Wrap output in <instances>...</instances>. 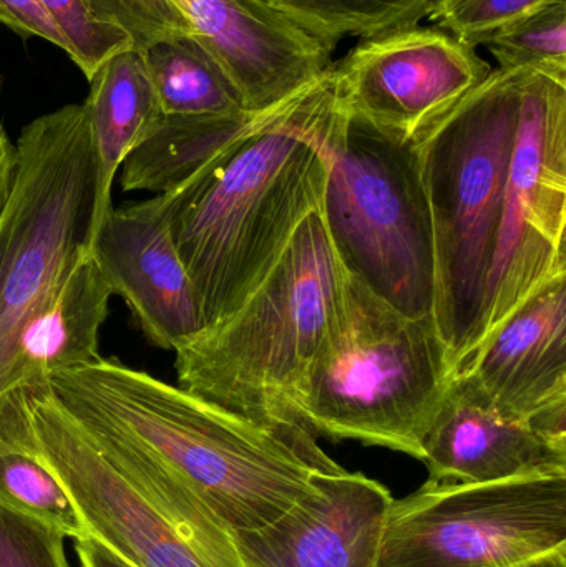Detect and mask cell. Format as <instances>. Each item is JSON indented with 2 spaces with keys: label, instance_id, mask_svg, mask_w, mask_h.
Returning <instances> with one entry per match:
<instances>
[{
  "label": "cell",
  "instance_id": "83f0119b",
  "mask_svg": "<svg viewBox=\"0 0 566 567\" xmlns=\"http://www.w3.org/2000/svg\"><path fill=\"white\" fill-rule=\"evenodd\" d=\"M73 549L79 556L80 567H133L90 536L89 538L75 539Z\"/></svg>",
  "mask_w": 566,
  "mask_h": 567
},
{
  "label": "cell",
  "instance_id": "5bb4252c",
  "mask_svg": "<svg viewBox=\"0 0 566 567\" xmlns=\"http://www.w3.org/2000/svg\"><path fill=\"white\" fill-rule=\"evenodd\" d=\"M391 503L362 473H326L275 522L233 535L245 567H378Z\"/></svg>",
  "mask_w": 566,
  "mask_h": 567
},
{
  "label": "cell",
  "instance_id": "e0dca14e",
  "mask_svg": "<svg viewBox=\"0 0 566 567\" xmlns=\"http://www.w3.org/2000/svg\"><path fill=\"white\" fill-rule=\"evenodd\" d=\"M113 293L92 255H83L20 333L6 392L7 440L25 452L29 440L20 396L49 385L59 370L100 357V330Z\"/></svg>",
  "mask_w": 566,
  "mask_h": 567
},
{
  "label": "cell",
  "instance_id": "ffe728a7",
  "mask_svg": "<svg viewBox=\"0 0 566 567\" xmlns=\"http://www.w3.org/2000/svg\"><path fill=\"white\" fill-rule=\"evenodd\" d=\"M163 115H233L246 112L233 86L192 39L143 50Z\"/></svg>",
  "mask_w": 566,
  "mask_h": 567
},
{
  "label": "cell",
  "instance_id": "277c9868",
  "mask_svg": "<svg viewBox=\"0 0 566 567\" xmlns=\"http://www.w3.org/2000/svg\"><path fill=\"white\" fill-rule=\"evenodd\" d=\"M524 72L492 70L414 138L434 243L432 319L455 375L484 309Z\"/></svg>",
  "mask_w": 566,
  "mask_h": 567
},
{
  "label": "cell",
  "instance_id": "d6986e66",
  "mask_svg": "<svg viewBox=\"0 0 566 567\" xmlns=\"http://www.w3.org/2000/svg\"><path fill=\"white\" fill-rule=\"evenodd\" d=\"M89 83L85 105L92 123L96 163L92 243L112 212L113 183L123 162L152 132L163 112L143 50L130 49L112 56Z\"/></svg>",
  "mask_w": 566,
  "mask_h": 567
},
{
  "label": "cell",
  "instance_id": "52a82bcc",
  "mask_svg": "<svg viewBox=\"0 0 566 567\" xmlns=\"http://www.w3.org/2000/svg\"><path fill=\"white\" fill-rule=\"evenodd\" d=\"M319 215L346 271L414 319L432 317L434 243L411 140L329 105Z\"/></svg>",
  "mask_w": 566,
  "mask_h": 567
},
{
  "label": "cell",
  "instance_id": "9c48e42d",
  "mask_svg": "<svg viewBox=\"0 0 566 567\" xmlns=\"http://www.w3.org/2000/svg\"><path fill=\"white\" fill-rule=\"evenodd\" d=\"M566 83L524 72L484 309L459 373L532 297L566 278Z\"/></svg>",
  "mask_w": 566,
  "mask_h": 567
},
{
  "label": "cell",
  "instance_id": "cb8c5ba5",
  "mask_svg": "<svg viewBox=\"0 0 566 567\" xmlns=\"http://www.w3.org/2000/svg\"><path fill=\"white\" fill-rule=\"evenodd\" d=\"M548 2L552 0H425V9L438 29L477 49L485 37Z\"/></svg>",
  "mask_w": 566,
  "mask_h": 567
},
{
  "label": "cell",
  "instance_id": "d4e9b609",
  "mask_svg": "<svg viewBox=\"0 0 566 567\" xmlns=\"http://www.w3.org/2000/svg\"><path fill=\"white\" fill-rule=\"evenodd\" d=\"M93 13L130 33L135 49L189 37L188 23L173 0H86Z\"/></svg>",
  "mask_w": 566,
  "mask_h": 567
},
{
  "label": "cell",
  "instance_id": "44dd1931",
  "mask_svg": "<svg viewBox=\"0 0 566 567\" xmlns=\"http://www.w3.org/2000/svg\"><path fill=\"white\" fill-rule=\"evenodd\" d=\"M481 45L505 72L541 73L566 83V0L545 3L485 37Z\"/></svg>",
  "mask_w": 566,
  "mask_h": 567
},
{
  "label": "cell",
  "instance_id": "4316f807",
  "mask_svg": "<svg viewBox=\"0 0 566 567\" xmlns=\"http://www.w3.org/2000/svg\"><path fill=\"white\" fill-rule=\"evenodd\" d=\"M0 23L20 37H37L70 55V45L40 0H0Z\"/></svg>",
  "mask_w": 566,
  "mask_h": 567
},
{
  "label": "cell",
  "instance_id": "5b68a950",
  "mask_svg": "<svg viewBox=\"0 0 566 567\" xmlns=\"http://www.w3.org/2000/svg\"><path fill=\"white\" fill-rule=\"evenodd\" d=\"M454 377L432 317L399 312L349 275L341 316L309 369L296 412L316 436L422 460Z\"/></svg>",
  "mask_w": 566,
  "mask_h": 567
},
{
  "label": "cell",
  "instance_id": "f1b7e54d",
  "mask_svg": "<svg viewBox=\"0 0 566 567\" xmlns=\"http://www.w3.org/2000/svg\"><path fill=\"white\" fill-rule=\"evenodd\" d=\"M13 172H16V143L7 133L6 126L0 125V212L9 198Z\"/></svg>",
  "mask_w": 566,
  "mask_h": 567
},
{
  "label": "cell",
  "instance_id": "7402d4cb",
  "mask_svg": "<svg viewBox=\"0 0 566 567\" xmlns=\"http://www.w3.org/2000/svg\"><path fill=\"white\" fill-rule=\"evenodd\" d=\"M0 505L52 526L73 542L89 538L62 483L30 453H0Z\"/></svg>",
  "mask_w": 566,
  "mask_h": 567
},
{
  "label": "cell",
  "instance_id": "8992f818",
  "mask_svg": "<svg viewBox=\"0 0 566 567\" xmlns=\"http://www.w3.org/2000/svg\"><path fill=\"white\" fill-rule=\"evenodd\" d=\"M95 173L85 102L32 120L17 138L12 188L0 212V453L13 452L6 392L20 333L89 255Z\"/></svg>",
  "mask_w": 566,
  "mask_h": 567
},
{
  "label": "cell",
  "instance_id": "4dcf8cb0",
  "mask_svg": "<svg viewBox=\"0 0 566 567\" xmlns=\"http://www.w3.org/2000/svg\"><path fill=\"white\" fill-rule=\"evenodd\" d=\"M263 2L271 3V6H279V3L286 2V0H263Z\"/></svg>",
  "mask_w": 566,
  "mask_h": 567
},
{
  "label": "cell",
  "instance_id": "f546056e",
  "mask_svg": "<svg viewBox=\"0 0 566 567\" xmlns=\"http://www.w3.org/2000/svg\"><path fill=\"white\" fill-rule=\"evenodd\" d=\"M514 567H566V548L547 553V555L538 556V558L531 559V561H525Z\"/></svg>",
  "mask_w": 566,
  "mask_h": 567
},
{
  "label": "cell",
  "instance_id": "9a60e30c",
  "mask_svg": "<svg viewBox=\"0 0 566 567\" xmlns=\"http://www.w3.org/2000/svg\"><path fill=\"white\" fill-rule=\"evenodd\" d=\"M459 375L502 412L566 442V278L524 303Z\"/></svg>",
  "mask_w": 566,
  "mask_h": 567
},
{
  "label": "cell",
  "instance_id": "7c38bea8",
  "mask_svg": "<svg viewBox=\"0 0 566 567\" xmlns=\"http://www.w3.org/2000/svg\"><path fill=\"white\" fill-rule=\"evenodd\" d=\"M189 37L235 90L246 112L286 105L331 70L325 39L263 0H173Z\"/></svg>",
  "mask_w": 566,
  "mask_h": 567
},
{
  "label": "cell",
  "instance_id": "484cf974",
  "mask_svg": "<svg viewBox=\"0 0 566 567\" xmlns=\"http://www.w3.org/2000/svg\"><path fill=\"white\" fill-rule=\"evenodd\" d=\"M66 536L0 505V567H72Z\"/></svg>",
  "mask_w": 566,
  "mask_h": 567
},
{
  "label": "cell",
  "instance_id": "603a6c76",
  "mask_svg": "<svg viewBox=\"0 0 566 567\" xmlns=\"http://www.w3.org/2000/svg\"><path fill=\"white\" fill-rule=\"evenodd\" d=\"M50 19L70 45L69 59L85 79L112 56L135 49L132 37L122 27L105 22L93 13L86 0H40Z\"/></svg>",
  "mask_w": 566,
  "mask_h": 567
},
{
  "label": "cell",
  "instance_id": "ba28073f",
  "mask_svg": "<svg viewBox=\"0 0 566 567\" xmlns=\"http://www.w3.org/2000/svg\"><path fill=\"white\" fill-rule=\"evenodd\" d=\"M566 548V473L495 483L429 480L392 499L378 567H514Z\"/></svg>",
  "mask_w": 566,
  "mask_h": 567
},
{
  "label": "cell",
  "instance_id": "ac0fdd59",
  "mask_svg": "<svg viewBox=\"0 0 566 567\" xmlns=\"http://www.w3.org/2000/svg\"><path fill=\"white\" fill-rule=\"evenodd\" d=\"M302 95L263 113L162 115L123 162L120 186L123 192H148L153 196L175 192L246 136L291 109Z\"/></svg>",
  "mask_w": 566,
  "mask_h": 567
},
{
  "label": "cell",
  "instance_id": "8fae6325",
  "mask_svg": "<svg viewBox=\"0 0 566 567\" xmlns=\"http://www.w3.org/2000/svg\"><path fill=\"white\" fill-rule=\"evenodd\" d=\"M472 47L438 27H408L364 40L331 66L339 112L412 140L491 75Z\"/></svg>",
  "mask_w": 566,
  "mask_h": 567
},
{
  "label": "cell",
  "instance_id": "6da1fadb",
  "mask_svg": "<svg viewBox=\"0 0 566 567\" xmlns=\"http://www.w3.org/2000/svg\"><path fill=\"white\" fill-rule=\"evenodd\" d=\"M49 386L90 432L133 446L186 483L235 532H253L342 472L298 422H259L102 357Z\"/></svg>",
  "mask_w": 566,
  "mask_h": 567
},
{
  "label": "cell",
  "instance_id": "4fadbf2b",
  "mask_svg": "<svg viewBox=\"0 0 566 567\" xmlns=\"http://www.w3.org/2000/svg\"><path fill=\"white\" fill-rule=\"evenodd\" d=\"M89 255L153 346L175 350L203 329L198 299L173 243L162 196L113 206Z\"/></svg>",
  "mask_w": 566,
  "mask_h": 567
},
{
  "label": "cell",
  "instance_id": "1f68e13d",
  "mask_svg": "<svg viewBox=\"0 0 566 567\" xmlns=\"http://www.w3.org/2000/svg\"><path fill=\"white\" fill-rule=\"evenodd\" d=\"M0 93H2V79H0Z\"/></svg>",
  "mask_w": 566,
  "mask_h": 567
},
{
  "label": "cell",
  "instance_id": "7a4b0ae2",
  "mask_svg": "<svg viewBox=\"0 0 566 567\" xmlns=\"http://www.w3.org/2000/svg\"><path fill=\"white\" fill-rule=\"evenodd\" d=\"M331 70L268 125L162 196L203 327L235 312L321 205Z\"/></svg>",
  "mask_w": 566,
  "mask_h": 567
},
{
  "label": "cell",
  "instance_id": "3957f363",
  "mask_svg": "<svg viewBox=\"0 0 566 567\" xmlns=\"http://www.w3.org/2000/svg\"><path fill=\"white\" fill-rule=\"evenodd\" d=\"M348 281L318 209L235 312L173 350L178 385L248 419L302 423L296 403Z\"/></svg>",
  "mask_w": 566,
  "mask_h": 567
},
{
  "label": "cell",
  "instance_id": "30bf717a",
  "mask_svg": "<svg viewBox=\"0 0 566 567\" xmlns=\"http://www.w3.org/2000/svg\"><path fill=\"white\" fill-rule=\"evenodd\" d=\"M19 403L30 455L62 483L90 538L133 567H245L233 533L209 535L175 522L106 460L49 385Z\"/></svg>",
  "mask_w": 566,
  "mask_h": 567
},
{
  "label": "cell",
  "instance_id": "2e32d148",
  "mask_svg": "<svg viewBox=\"0 0 566 567\" xmlns=\"http://www.w3.org/2000/svg\"><path fill=\"white\" fill-rule=\"evenodd\" d=\"M434 482L495 483L566 473V442L507 415L469 375H455L422 446Z\"/></svg>",
  "mask_w": 566,
  "mask_h": 567
}]
</instances>
